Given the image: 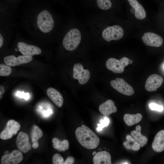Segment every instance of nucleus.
Returning <instances> with one entry per match:
<instances>
[{"label": "nucleus", "mask_w": 164, "mask_h": 164, "mask_svg": "<svg viewBox=\"0 0 164 164\" xmlns=\"http://www.w3.org/2000/svg\"><path fill=\"white\" fill-rule=\"evenodd\" d=\"M12 68L9 66L3 64H0V76H6L9 75L11 73Z\"/></svg>", "instance_id": "27"}, {"label": "nucleus", "mask_w": 164, "mask_h": 164, "mask_svg": "<svg viewBox=\"0 0 164 164\" xmlns=\"http://www.w3.org/2000/svg\"><path fill=\"white\" fill-rule=\"evenodd\" d=\"M152 148L157 152H161L164 150V130L156 134L152 144Z\"/></svg>", "instance_id": "16"}, {"label": "nucleus", "mask_w": 164, "mask_h": 164, "mask_svg": "<svg viewBox=\"0 0 164 164\" xmlns=\"http://www.w3.org/2000/svg\"><path fill=\"white\" fill-rule=\"evenodd\" d=\"M4 92V87L2 85L0 86V99L2 98V96Z\"/></svg>", "instance_id": "33"}, {"label": "nucleus", "mask_w": 164, "mask_h": 164, "mask_svg": "<svg viewBox=\"0 0 164 164\" xmlns=\"http://www.w3.org/2000/svg\"><path fill=\"white\" fill-rule=\"evenodd\" d=\"M43 134L41 129L37 126L34 125L31 132V137L32 144H39L38 140L42 137Z\"/></svg>", "instance_id": "25"}, {"label": "nucleus", "mask_w": 164, "mask_h": 164, "mask_svg": "<svg viewBox=\"0 0 164 164\" xmlns=\"http://www.w3.org/2000/svg\"><path fill=\"white\" fill-rule=\"evenodd\" d=\"M142 115L140 113L135 114H126L123 117L124 120L127 125L131 126L139 123L142 118Z\"/></svg>", "instance_id": "23"}, {"label": "nucleus", "mask_w": 164, "mask_h": 164, "mask_svg": "<svg viewBox=\"0 0 164 164\" xmlns=\"http://www.w3.org/2000/svg\"><path fill=\"white\" fill-rule=\"evenodd\" d=\"M96 151H94L93 152L92 155H94L95 154H96Z\"/></svg>", "instance_id": "37"}, {"label": "nucleus", "mask_w": 164, "mask_h": 164, "mask_svg": "<svg viewBox=\"0 0 164 164\" xmlns=\"http://www.w3.org/2000/svg\"><path fill=\"white\" fill-rule=\"evenodd\" d=\"M99 122L100 123L97 125V127L96 128L97 132L101 131L103 128L108 126L109 123V120L105 117L103 119H101Z\"/></svg>", "instance_id": "28"}, {"label": "nucleus", "mask_w": 164, "mask_h": 164, "mask_svg": "<svg viewBox=\"0 0 164 164\" xmlns=\"http://www.w3.org/2000/svg\"><path fill=\"white\" fill-rule=\"evenodd\" d=\"M110 84L113 88L122 94L129 96L134 93L133 88L122 78H117L111 80Z\"/></svg>", "instance_id": "8"}, {"label": "nucleus", "mask_w": 164, "mask_h": 164, "mask_svg": "<svg viewBox=\"0 0 164 164\" xmlns=\"http://www.w3.org/2000/svg\"><path fill=\"white\" fill-rule=\"evenodd\" d=\"M126 140L123 143L124 146L126 149L134 151H138L141 147L140 145L131 135H127L126 136Z\"/></svg>", "instance_id": "22"}, {"label": "nucleus", "mask_w": 164, "mask_h": 164, "mask_svg": "<svg viewBox=\"0 0 164 164\" xmlns=\"http://www.w3.org/2000/svg\"><path fill=\"white\" fill-rule=\"evenodd\" d=\"M74 159L72 156H69L64 162V164H72L74 163Z\"/></svg>", "instance_id": "32"}, {"label": "nucleus", "mask_w": 164, "mask_h": 164, "mask_svg": "<svg viewBox=\"0 0 164 164\" xmlns=\"http://www.w3.org/2000/svg\"><path fill=\"white\" fill-rule=\"evenodd\" d=\"M142 39L146 45L155 47L160 46L163 42V39L160 36L151 32L144 33Z\"/></svg>", "instance_id": "13"}, {"label": "nucleus", "mask_w": 164, "mask_h": 164, "mask_svg": "<svg viewBox=\"0 0 164 164\" xmlns=\"http://www.w3.org/2000/svg\"><path fill=\"white\" fill-rule=\"evenodd\" d=\"M99 110L101 114L105 116H108L112 113H115L117 110L114 105V101L108 100L99 106Z\"/></svg>", "instance_id": "17"}, {"label": "nucleus", "mask_w": 164, "mask_h": 164, "mask_svg": "<svg viewBox=\"0 0 164 164\" xmlns=\"http://www.w3.org/2000/svg\"><path fill=\"white\" fill-rule=\"evenodd\" d=\"M46 94L49 98L58 107H61L63 99L61 94L56 89L49 87L46 90Z\"/></svg>", "instance_id": "18"}, {"label": "nucleus", "mask_w": 164, "mask_h": 164, "mask_svg": "<svg viewBox=\"0 0 164 164\" xmlns=\"http://www.w3.org/2000/svg\"><path fill=\"white\" fill-rule=\"evenodd\" d=\"M16 144L18 149L22 152L25 153L31 149L28 135L22 132H19L17 136Z\"/></svg>", "instance_id": "12"}, {"label": "nucleus", "mask_w": 164, "mask_h": 164, "mask_svg": "<svg viewBox=\"0 0 164 164\" xmlns=\"http://www.w3.org/2000/svg\"><path fill=\"white\" fill-rule=\"evenodd\" d=\"M76 138L79 143L88 149H95L98 145L100 140L97 135L85 125L77 128L75 131Z\"/></svg>", "instance_id": "2"}, {"label": "nucleus", "mask_w": 164, "mask_h": 164, "mask_svg": "<svg viewBox=\"0 0 164 164\" xmlns=\"http://www.w3.org/2000/svg\"><path fill=\"white\" fill-rule=\"evenodd\" d=\"M81 39L80 31L77 28H72L69 30L63 37L62 45L66 50L72 51L78 46Z\"/></svg>", "instance_id": "4"}, {"label": "nucleus", "mask_w": 164, "mask_h": 164, "mask_svg": "<svg viewBox=\"0 0 164 164\" xmlns=\"http://www.w3.org/2000/svg\"><path fill=\"white\" fill-rule=\"evenodd\" d=\"M23 159V156L21 152L14 150L8 154L3 155L1 162L2 164H17L21 162Z\"/></svg>", "instance_id": "15"}, {"label": "nucleus", "mask_w": 164, "mask_h": 164, "mask_svg": "<svg viewBox=\"0 0 164 164\" xmlns=\"http://www.w3.org/2000/svg\"><path fill=\"white\" fill-rule=\"evenodd\" d=\"M16 95L20 98H23L26 100L28 99L29 97V93H25L24 92L17 91Z\"/></svg>", "instance_id": "31"}, {"label": "nucleus", "mask_w": 164, "mask_h": 164, "mask_svg": "<svg viewBox=\"0 0 164 164\" xmlns=\"http://www.w3.org/2000/svg\"><path fill=\"white\" fill-rule=\"evenodd\" d=\"M141 130V126L137 125L135 127V130L132 131L130 134L135 140L139 144L141 147H143L146 144L148 139L146 136L142 134Z\"/></svg>", "instance_id": "20"}, {"label": "nucleus", "mask_w": 164, "mask_h": 164, "mask_svg": "<svg viewBox=\"0 0 164 164\" xmlns=\"http://www.w3.org/2000/svg\"><path fill=\"white\" fill-rule=\"evenodd\" d=\"M129 59L124 57L119 60L115 58H110L107 61L106 65L107 68L113 73H122L125 67L129 64Z\"/></svg>", "instance_id": "6"}, {"label": "nucleus", "mask_w": 164, "mask_h": 164, "mask_svg": "<svg viewBox=\"0 0 164 164\" xmlns=\"http://www.w3.org/2000/svg\"><path fill=\"white\" fill-rule=\"evenodd\" d=\"M20 128V124L13 120L9 121L5 128L0 133L1 139L5 140L11 138L13 135L17 133Z\"/></svg>", "instance_id": "10"}, {"label": "nucleus", "mask_w": 164, "mask_h": 164, "mask_svg": "<svg viewBox=\"0 0 164 164\" xmlns=\"http://www.w3.org/2000/svg\"><path fill=\"white\" fill-rule=\"evenodd\" d=\"M130 5L135 10L134 14L135 17L139 19H144L146 16V12L142 6L137 0H128Z\"/></svg>", "instance_id": "21"}, {"label": "nucleus", "mask_w": 164, "mask_h": 164, "mask_svg": "<svg viewBox=\"0 0 164 164\" xmlns=\"http://www.w3.org/2000/svg\"><path fill=\"white\" fill-rule=\"evenodd\" d=\"M149 107L152 110H155L159 111H162L163 110L162 106L160 105L155 103H152L149 104Z\"/></svg>", "instance_id": "30"}, {"label": "nucleus", "mask_w": 164, "mask_h": 164, "mask_svg": "<svg viewBox=\"0 0 164 164\" xmlns=\"http://www.w3.org/2000/svg\"><path fill=\"white\" fill-rule=\"evenodd\" d=\"M11 13H1L0 48L7 38H11L14 30V24L11 20Z\"/></svg>", "instance_id": "3"}, {"label": "nucleus", "mask_w": 164, "mask_h": 164, "mask_svg": "<svg viewBox=\"0 0 164 164\" xmlns=\"http://www.w3.org/2000/svg\"><path fill=\"white\" fill-rule=\"evenodd\" d=\"M128 62H129V64H132V63L133 60H130V59H129Z\"/></svg>", "instance_id": "36"}, {"label": "nucleus", "mask_w": 164, "mask_h": 164, "mask_svg": "<svg viewBox=\"0 0 164 164\" xmlns=\"http://www.w3.org/2000/svg\"><path fill=\"white\" fill-rule=\"evenodd\" d=\"M15 38L17 40V48L15 49V51H19L23 55L30 56L39 55L42 53L40 47L27 43L19 33L16 34Z\"/></svg>", "instance_id": "5"}, {"label": "nucleus", "mask_w": 164, "mask_h": 164, "mask_svg": "<svg viewBox=\"0 0 164 164\" xmlns=\"http://www.w3.org/2000/svg\"><path fill=\"white\" fill-rule=\"evenodd\" d=\"M4 153L5 155H7V154H9V151H8L6 150L4 152Z\"/></svg>", "instance_id": "35"}, {"label": "nucleus", "mask_w": 164, "mask_h": 164, "mask_svg": "<svg viewBox=\"0 0 164 164\" xmlns=\"http://www.w3.org/2000/svg\"><path fill=\"white\" fill-rule=\"evenodd\" d=\"M97 6L103 10L110 9L112 6V3L110 0H95Z\"/></svg>", "instance_id": "26"}, {"label": "nucleus", "mask_w": 164, "mask_h": 164, "mask_svg": "<svg viewBox=\"0 0 164 164\" xmlns=\"http://www.w3.org/2000/svg\"><path fill=\"white\" fill-rule=\"evenodd\" d=\"M22 24L32 38H50L55 26L53 15L46 9L23 13Z\"/></svg>", "instance_id": "1"}, {"label": "nucleus", "mask_w": 164, "mask_h": 164, "mask_svg": "<svg viewBox=\"0 0 164 164\" xmlns=\"http://www.w3.org/2000/svg\"><path fill=\"white\" fill-rule=\"evenodd\" d=\"M162 77L160 75L154 74L147 78L145 85V89L149 91H155L160 87L163 82Z\"/></svg>", "instance_id": "14"}, {"label": "nucleus", "mask_w": 164, "mask_h": 164, "mask_svg": "<svg viewBox=\"0 0 164 164\" xmlns=\"http://www.w3.org/2000/svg\"><path fill=\"white\" fill-rule=\"evenodd\" d=\"M130 11L131 12L132 14H135V10L133 7L131 8Z\"/></svg>", "instance_id": "34"}, {"label": "nucleus", "mask_w": 164, "mask_h": 164, "mask_svg": "<svg viewBox=\"0 0 164 164\" xmlns=\"http://www.w3.org/2000/svg\"><path fill=\"white\" fill-rule=\"evenodd\" d=\"M123 35L122 28L118 25L108 26L104 29L102 32L103 38L108 42L112 40H118L122 37Z\"/></svg>", "instance_id": "7"}, {"label": "nucleus", "mask_w": 164, "mask_h": 164, "mask_svg": "<svg viewBox=\"0 0 164 164\" xmlns=\"http://www.w3.org/2000/svg\"><path fill=\"white\" fill-rule=\"evenodd\" d=\"M52 162L53 164H63L64 159L60 155L56 153L53 157Z\"/></svg>", "instance_id": "29"}, {"label": "nucleus", "mask_w": 164, "mask_h": 164, "mask_svg": "<svg viewBox=\"0 0 164 164\" xmlns=\"http://www.w3.org/2000/svg\"><path fill=\"white\" fill-rule=\"evenodd\" d=\"M90 76L89 71L87 69H84L81 63H77L74 64L73 70V77L78 80L80 84L86 83L89 80Z\"/></svg>", "instance_id": "9"}, {"label": "nucleus", "mask_w": 164, "mask_h": 164, "mask_svg": "<svg viewBox=\"0 0 164 164\" xmlns=\"http://www.w3.org/2000/svg\"><path fill=\"white\" fill-rule=\"evenodd\" d=\"M52 142L53 147L59 151H64L69 148V142L67 139L61 141L58 138H54L52 139Z\"/></svg>", "instance_id": "24"}, {"label": "nucleus", "mask_w": 164, "mask_h": 164, "mask_svg": "<svg viewBox=\"0 0 164 164\" xmlns=\"http://www.w3.org/2000/svg\"><path fill=\"white\" fill-rule=\"evenodd\" d=\"M93 162L94 164H111V155L109 152L106 151L99 152L94 155Z\"/></svg>", "instance_id": "19"}, {"label": "nucleus", "mask_w": 164, "mask_h": 164, "mask_svg": "<svg viewBox=\"0 0 164 164\" xmlns=\"http://www.w3.org/2000/svg\"><path fill=\"white\" fill-rule=\"evenodd\" d=\"M32 59V56H30L22 55L16 57L14 55H10L5 57L4 61L6 64L14 67L28 63Z\"/></svg>", "instance_id": "11"}]
</instances>
